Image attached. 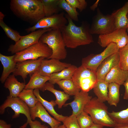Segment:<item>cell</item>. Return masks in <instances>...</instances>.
I'll use <instances>...</instances> for the list:
<instances>
[{
    "instance_id": "cell-5",
    "label": "cell",
    "mask_w": 128,
    "mask_h": 128,
    "mask_svg": "<svg viewBox=\"0 0 128 128\" xmlns=\"http://www.w3.org/2000/svg\"><path fill=\"white\" fill-rule=\"evenodd\" d=\"M52 53L51 49L40 41L14 55L17 63L28 60L36 59L43 57L49 59Z\"/></svg>"
},
{
    "instance_id": "cell-19",
    "label": "cell",
    "mask_w": 128,
    "mask_h": 128,
    "mask_svg": "<svg viewBox=\"0 0 128 128\" xmlns=\"http://www.w3.org/2000/svg\"><path fill=\"white\" fill-rule=\"evenodd\" d=\"M14 55L8 56L0 54V60L3 69L0 81L2 83H5L6 80L11 73L14 71L17 63L14 59Z\"/></svg>"
},
{
    "instance_id": "cell-28",
    "label": "cell",
    "mask_w": 128,
    "mask_h": 128,
    "mask_svg": "<svg viewBox=\"0 0 128 128\" xmlns=\"http://www.w3.org/2000/svg\"><path fill=\"white\" fill-rule=\"evenodd\" d=\"M45 17L58 14L61 9L58 4L59 0H41Z\"/></svg>"
},
{
    "instance_id": "cell-46",
    "label": "cell",
    "mask_w": 128,
    "mask_h": 128,
    "mask_svg": "<svg viewBox=\"0 0 128 128\" xmlns=\"http://www.w3.org/2000/svg\"><path fill=\"white\" fill-rule=\"evenodd\" d=\"M127 17H128V15H127Z\"/></svg>"
},
{
    "instance_id": "cell-10",
    "label": "cell",
    "mask_w": 128,
    "mask_h": 128,
    "mask_svg": "<svg viewBox=\"0 0 128 128\" xmlns=\"http://www.w3.org/2000/svg\"><path fill=\"white\" fill-rule=\"evenodd\" d=\"M119 48L115 44H109L101 53L91 54L83 58L81 65L89 69L96 71L99 65L106 59L118 51Z\"/></svg>"
},
{
    "instance_id": "cell-7",
    "label": "cell",
    "mask_w": 128,
    "mask_h": 128,
    "mask_svg": "<svg viewBox=\"0 0 128 128\" xmlns=\"http://www.w3.org/2000/svg\"><path fill=\"white\" fill-rule=\"evenodd\" d=\"M115 30L114 20L112 15H104L98 8L97 13L93 18L90 27L91 34L99 35L105 34Z\"/></svg>"
},
{
    "instance_id": "cell-42",
    "label": "cell",
    "mask_w": 128,
    "mask_h": 128,
    "mask_svg": "<svg viewBox=\"0 0 128 128\" xmlns=\"http://www.w3.org/2000/svg\"><path fill=\"white\" fill-rule=\"evenodd\" d=\"M114 128H128V124H116Z\"/></svg>"
},
{
    "instance_id": "cell-31",
    "label": "cell",
    "mask_w": 128,
    "mask_h": 128,
    "mask_svg": "<svg viewBox=\"0 0 128 128\" xmlns=\"http://www.w3.org/2000/svg\"><path fill=\"white\" fill-rule=\"evenodd\" d=\"M5 15L0 12V26L3 30L7 36L15 42L20 38L21 36L17 31L14 30L7 25L4 22Z\"/></svg>"
},
{
    "instance_id": "cell-15",
    "label": "cell",
    "mask_w": 128,
    "mask_h": 128,
    "mask_svg": "<svg viewBox=\"0 0 128 128\" xmlns=\"http://www.w3.org/2000/svg\"><path fill=\"white\" fill-rule=\"evenodd\" d=\"M29 111L32 120H35L36 118H39L42 121L48 123L51 128H58L61 123L60 122L49 115L39 101L34 107L29 108Z\"/></svg>"
},
{
    "instance_id": "cell-25",
    "label": "cell",
    "mask_w": 128,
    "mask_h": 128,
    "mask_svg": "<svg viewBox=\"0 0 128 128\" xmlns=\"http://www.w3.org/2000/svg\"><path fill=\"white\" fill-rule=\"evenodd\" d=\"M50 77L40 75L38 71L32 74L28 83L26 85L25 89L40 90L42 88L45 83L49 80Z\"/></svg>"
},
{
    "instance_id": "cell-44",
    "label": "cell",
    "mask_w": 128,
    "mask_h": 128,
    "mask_svg": "<svg viewBox=\"0 0 128 128\" xmlns=\"http://www.w3.org/2000/svg\"><path fill=\"white\" fill-rule=\"evenodd\" d=\"M58 128H66L65 126L64 125H60Z\"/></svg>"
},
{
    "instance_id": "cell-18",
    "label": "cell",
    "mask_w": 128,
    "mask_h": 128,
    "mask_svg": "<svg viewBox=\"0 0 128 128\" xmlns=\"http://www.w3.org/2000/svg\"><path fill=\"white\" fill-rule=\"evenodd\" d=\"M128 79V72L121 69L118 64L111 70L104 80L108 84L114 83L120 86Z\"/></svg>"
},
{
    "instance_id": "cell-14",
    "label": "cell",
    "mask_w": 128,
    "mask_h": 128,
    "mask_svg": "<svg viewBox=\"0 0 128 128\" xmlns=\"http://www.w3.org/2000/svg\"><path fill=\"white\" fill-rule=\"evenodd\" d=\"M43 59L38 71L41 75L50 77L52 74L59 72L72 64L54 59Z\"/></svg>"
},
{
    "instance_id": "cell-13",
    "label": "cell",
    "mask_w": 128,
    "mask_h": 128,
    "mask_svg": "<svg viewBox=\"0 0 128 128\" xmlns=\"http://www.w3.org/2000/svg\"><path fill=\"white\" fill-rule=\"evenodd\" d=\"M45 58L41 57L34 60H28L17 63L13 73L15 76L21 77L25 82L28 75H31L39 69L41 62Z\"/></svg>"
},
{
    "instance_id": "cell-33",
    "label": "cell",
    "mask_w": 128,
    "mask_h": 128,
    "mask_svg": "<svg viewBox=\"0 0 128 128\" xmlns=\"http://www.w3.org/2000/svg\"><path fill=\"white\" fill-rule=\"evenodd\" d=\"M58 5L60 8L66 11L67 14L73 20L78 21V16L79 14L76 9L70 5L66 0H59Z\"/></svg>"
},
{
    "instance_id": "cell-39",
    "label": "cell",
    "mask_w": 128,
    "mask_h": 128,
    "mask_svg": "<svg viewBox=\"0 0 128 128\" xmlns=\"http://www.w3.org/2000/svg\"><path fill=\"white\" fill-rule=\"evenodd\" d=\"M125 88V92L123 96L124 100L128 99V79L124 82L123 85Z\"/></svg>"
},
{
    "instance_id": "cell-27",
    "label": "cell",
    "mask_w": 128,
    "mask_h": 128,
    "mask_svg": "<svg viewBox=\"0 0 128 128\" xmlns=\"http://www.w3.org/2000/svg\"><path fill=\"white\" fill-rule=\"evenodd\" d=\"M120 85L114 83L109 84L107 101L110 105L116 106L120 101Z\"/></svg>"
},
{
    "instance_id": "cell-9",
    "label": "cell",
    "mask_w": 128,
    "mask_h": 128,
    "mask_svg": "<svg viewBox=\"0 0 128 128\" xmlns=\"http://www.w3.org/2000/svg\"><path fill=\"white\" fill-rule=\"evenodd\" d=\"M68 21L63 12L41 18L32 27L26 29L27 32L41 29H60L67 24Z\"/></svg>"
},
{
    "instance_id": "cell-3",
    "label": "cell",
    "mask_w": 128,
    "mask_h": 128,
    "mask_svg": "<svg viewBox=\"0 0 128 128\" xmlns=\"http://www.w3.org/2000/svg\"><path fill=\"white\" fill-rule=\"evenodd\" d=\"M108 109L103 102L94 97L85 106L84 110L90 115L94 123L114 128L116 124L110 116Z\"/></svg>"
},
{
    "instance_id": "cell-23",
    "label": "cell",
    "mask_w": 128,
    "mask_h": 128,
    "mask_svg": "<svg viewBox=\"0 0 128 128\" xmlns=\"http://www.w3.org/2000/svg\"><path fill=\"white\" fill-rule=\"evenodd\" d=\"M40 90L43 91L47 90L53 93L56 98L55 102L59 109L61 108L62 106L65 105L66 101L70 98L69 95L64 91L56 89L54 88V85L49 82H46L43 87Z\"/></svg>"
},
{
    "instance_id": "cell-24",
    "label": "cell",
    "mask_w": 128,
    "mask_h": 128,
    "mask_svg": "<svg viewBox=\"0 0 128 128\" xmlns=\"http://www.w3.org/2000/svg\"><path fill=\"white\" fill-rule=\"evenodd\" d=\"M77 68L76 66L71 65L59 72L52 74L50 77L49 82L54 85L59 81L71 79Z\"/></svg>"
},
{
    "instance_id": "cell-30",
    "label": "cell",
    "mask_w": 128,
    "mask_h": 128,
    "mask_svg": "<svg viewBox=\"0 0 128 128\" xmlns=\"http://www.w3.org/2000/svg\"><path fill=\"white\" fill-rule=\"evenodd\" d=\"M24 101L29 108L34 107L39 101L32 89H24L18 96Z\"/></svg>"
},
{
    "instance_id": "cell-37",
    "label": "cell",
    "mask_w": 128,
    "mask_h": 128,
    "mask_svg": "<svg viewBox=\"0 0 128 128\" xmlns=\"http://www.w3.org/2000/svg\"><path fill=\"white\" fill-rule=\"evenodd\" d=\"M67 2L73 7L79 9L81 12L85 9L87 6L85 0H66Z\"/></svg>"
},
{
    "instance_id": "cell-32",
    "label": "cell",
    "mask_w": 128,
    "mask_h": 128,
    "mask_svg": "<svg viewBox=\"0 0 128 128\" xmlns=\"http://www.w3.org/2000/svg\"><path fill=\"white\" fill-rule=\"evenodd\" d=\"M108 114L116 124H128V107L119 111L109 112Z\"/></svg>"
},
{
    "instance_id": "cell-43",
    "label": "cell",
    "mask_w": 128,
    "mask_h": 128,
    "mask_svg": "<svg viewBox=\"0 0 128 128\" xmlns=\"http://www.w3.org/2000/svg\"><path fill=\"white\" fill-rule=\"evenodd\" d=\"M104 126L101 125L94 123L89 128H103Z\"/></svg>"
},
{
    "instance_id": "cell-41",
    "label": "cell",
    "mask_w": 128,
    "mask_h": 128,
    "mask_svg": "<svg viewBox=\"0 0 128 128\" xmlns=\"http://www.w3.org/2000/svg\"><path fill=\"white\" fill-rule=\"evenodd\" d=\"M99 0H97L93 5L90 7V9L92 11H94L97 7L99 2Z\"/></svg>"
},
{
    "instance_id": "cell-12",
    "label": "cell",
    "mask_w": 128,
    "mask_h": 128,
    "mask_svg": "<svg viewBox=\"0 0 128 128\" xmlns=\"http://www.w3.org/2000/svg\"><path fill=\"white\" fill-rule=\"evenodd\" d=\"M98 43L102 47H106L112 43L115 44L119 49L128 43V35L127 29H118L105 34L99 35Z\"/></svg>"
},
{
    "instance_id": "cell-20",
    "label": "cell",
    "mask_w": 128,
    "mask_h": 128,
    "mask_svg": "<svg viewBox=\"0 0 128 128\" xmlns=\"http://www.w3.org/2000/svg\"><path fill=\"white\" fill-rule=\"evenodd\" d=\"M128 1L121 8L114 11L112 14L115 22V29L126 28L128 26Z\"/></svg>"
},
{
    "instance_id": "cell-6",
    "label": "cell",
    "mask_w": 128,
    "mask_h": 128,
    "mask_svg": "<svg viewBox=\"0 0 128 128\" xmlns=\"http://www.w3.org/2000/svg\"><path fill=\"white\" fill-rule=\"evenodd\" d=\"M71 78L80 90L87 92L93 89L98 81L96 71L82 65L77 68Z\"/></svg>"
},
{
    "instance_id": "cell-35",
    "label": "cell",
    "mask_w": 128,
    "mask_h": 128,
    "mask_svg": "<svg viewBox=\"0 0 128 128\" xmlns=\"http://www.w3.org/2000/svg\"><path fill=\"white\" fill-rule=\"evenodd\" d=\"M119 66L122 69L128 72V43L119 50Z\"/></svg>"
},
{
    "instance_id": "cell-29",
    "label": "cell",
    "mask_w": 128,
    "mask_h": 128,
    "mask_svg": "<svg viewBox=\"0 0 128 128\" xmlns=\"http://www.w3.org/2000/svg\"><path fill=\"white\" fill-rule=\"evenodd\" d=\"M66 94L69 96H75L80 91L72 78L61 80L56 83Z\"/></svg>"
},
{
    "instance_id": "cell-26",
    "label": "cell",
    "mask_w": 128,
    "mask_h": 128,
    "mask_svg": "<svg viewBox=\"0 0 128 128\" xmlns=\"http://www.w3.org/2000/svg\"><path fill=\"white\" fill-rule=\"evenodd\" d=\"M108 85L104 80H98L93 89L96 97L101 102L107 101Z\"/></svg>"
},
{
    "instance_id": "cell-21",
    "label": "cell",
    "mask_w": 128,
    "mask_h": 128,
    "mask_svg": "<svg viewBox=\"0 0 128 128\" xmlns=\"http://www.w3.org/2000/svg\"><path fill=\"white\" fill-rule=\"evenodd\" d=\"M15 76L13 74L10 75L5 82L4 87L9 89L10 96L17 97L24 89L26 84L25 82L18 81Z\"/></svg>"
},
{
    "instance_id": "cell-40",
    "label": "cell",
    "mask_w": 128,
    "mask_h": 128,
    "mask_svg": "<svg viewBox=\"0 0 128 128\" xmlns=\"http://www.w3.org/2000/svg\"><path fill=\"white\" fill-rule=\"evenodd\" d=\"M11 125L8 124L5 121L0 120V128H11Z\"/></svg>"
},
{
    "instance_id": "cell-4",
    "label": "cell",
    "mask_w": 128,
    "mask_h": 128,
    "mask_svg": "<svg viewBox=\"0 0 128 128\" xmlns=\"http://www.w3.org/2000/svg\"><path fill=\"white\" fill-rule=\"evenodd\" d=\"M39 40L47 45L52 50V55L48 59L60 60L66 58V46L60 29H52L45 33Z\"/></svg>"
},
{
    "instance_id": "cell-2",
    "label": "cell",
    "mask_w": 128,
    "mask_h": 128,
    "mask_svg": "<svg viewBox=\"0 0 128 128\" xmlns=\"http://www.w3.org/2000/svg\"><path fill=\"white\" fill-rule=\"evenodd\" d=\"M10 7L17 17L31 23L45 17L41 0H11Z\"/></svg>"
},
{
    "instance_id": "cell-36",
    "label": "cell",
    "mask_w": 128,
    "mask_h": 128,
    "mask_svg": "<svg viewBox=\"0 0 128 128\" xmlns=\"http://www.w3.org/2000/svg\"><path fill=\"white\" fill-rule=\"evenodd\" d=\"M62 122L66 128H81L77 122L76 116L72 114L67 116Z\"/></svg>"
},
{
    "instance_id": "cell-16",
    "label": "cell",
    "mask_w": 128,
    "mask_h": 128,
    "mask_svg": "<svg viewBox=\"0 0 128 128\" xmlns=\"http://www.w3.org/2000/svg\"><path fill=\"white\" fill-rule=\"evenodd\" d=\"M119 59L118 51L104 60L99 66L96 71L98 81L104 80L111 70L119 64Z\"/></svg>"
},
{
    "instance_id": "cell-34",
    "label": "cell",
    "mask_w": 128,
    "mask_h": 128,
    "mask_svg": "<svg viewBox=\"0 0 128 128\" xmlns=\"http://www.w3.org/2000/svg\"><path fill=\"white\" fill-rule=\"evenodd\" d=\"M76 118L81 128H89L94 123L91 117L84 110L78 115Z\"/></svg>"
},
{
    "instance_id": "cell-47",
    "label": "cell",
    "mask_w": 128,
    "mask_h": 128,
    "mask_svg": "<svg viewBox=\"0 0 128 128\" xmlns=\"http://www.w3.org/2000/svg\"><path fill=\"white\" fill-rule=\"evenodd\" d=\"M127 29H128V27H127Z\"/></svg>"
},
{
    "instance_id": "cell-17",
    "label": "cell",
    "mask_w": 128,
    "mask_h": 128,
    "mask_svg": "<svg viewBox=\"0 0 128 128\" xmlns=\"http://www.w3.org/2000/svg\"><path fill=\"white\" fill-rule=\"evenodd\" d=\"M92 98L87 92L80 90L74 96L73 101L65 105H70L73 110L72 114L76 116L84 110L85 106Z\"/></svg>"
},
{
    "instance_id": "cell-45",
    "label": "cell",
    "mask_w": 128,
    "mask_h": 128,
    "mask_svg": "<svg viewBox=\"0 0 128 128\" xmlns=\"http://www.w3.org/2000/svg\"><path fill=\"white\" fill-rule=\"evenodd\" d=\"M127 31L128 35V29H127Z\"/></svg>"
},
{
    "instance_id": "cell-22",
    "label": "cell",
    "mask_w": 128,
    "mask_h": 128,
    "mask_svg": "<svg viewBox=\"0 0 128 128\" xmlns=\"http://www.w3.org/2000/svg\"><path fill=\"white\" fill-rule=\"evenodd\" d=\"M33 92L39 101L49 113L56 119L60 122H63L67 116L59 114L55 111L54 107L56 104L55 101L52 100L50 102H48L44 100L40 95L38 89H34Z\"/></svg>"
},
{
    "instance_id": "cell-38",
    "label": "cell",
    "mask_w": 128,
    "mask_h": 128,
    "mask_svg": "<svg viewBox=\"0 0 128 128\" xmlns=\"http://www.w3.org/2000/svg\"><path fill=\"white\" fill-rule=\"evenodd\" d=\"M31 128H48V127L44 124H42L39 121L32 120L28 124Z\"/></svg>"
},
{
    "instance_id": "cell-8",
    "label": "cell",
    "mask_w": 128,
    "mask_h": 128,
    "mask_svg": "<svg viewBox=\"0 0 128 128\" xmlns=\"http://www.w3.org/2000/svg\"><path fill=\"white\" fill-rule=\"evenodd\" d=\"M11 108L14 111L12 119L18 117L20 114H24L27 118V122L20 128H26L29 123L32 121L29 111V108L26 104L18 97L7 96L4 103L0 106V114H3L5 109L7 107Z\"/></svg>"
},
{
    "instance_id": "cell-1",
    "label": "cell",
    "mask_w": 128,
    "mask_h": 128,
    "mask_svg": "<svg viewBox=\"0 0 128 128\" xmlns=\"http://www.w3.org/2000/svg\"><path fill=\"white\" fill-rule=\"evenodd\" d=\"M65 16L68 21V24L60 30L66 47L75 49L93 42L90 27L88 23L83 22L80 26H78L67 14H65Z\"/></svg>"
},
{
    "instance_id": "cell-11",
    "label": "cell",
    "mask_w": 128,
    "mask_h": 128,
    "mask_svg": "<svg viewBox=\"0 0 128 128\" xmlns=\"http://www.w3.org/2000/svg\"><path fill=\"white\" fill-rule=\"evenodd\" d=\"M52 29L51 28L39 29L27 35L21 36L14 44L9 46L8 50L12 54L21 51L38 42L43 34Z\"/></svg>"
}]
</instances>
